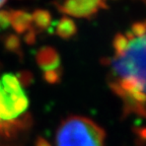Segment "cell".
<instances>
[{"label":"cell","mask_w":146,"mask_h":146,"mask_svg":"<svg viewBox=\"0 0 146 146\" xmlns=\"http://www.w3.org/2000/svg\"><path fill=\"white\" fill-rule=\"evenodd\" d=\"M36 61L38 66L44 73L62 72L61 59L57 50L52 47H43L36 55Z\"/></svg>","instance_id":"obj_5"},{"label":"cell","mask_w":146,"mask_h":146,"mask_svg":"<svg viewBox=\"0 0 146 146\" xmlns=\"http://www.w3.org/2000/svg\"><path fill=\"white\" fill-rule=\"evenodd\" d=\"M52 16L50 12L45 9H36L32 14V23L36 31H45L51 25Z\"/></svg>","instance_id":"obj_8"},{"label":"cell","mask_w":146,"mask_h":146,"mask_svg":"<svg viewBox=\"0 0 146 146\" xmlns=\"http://www.w3.org/2000/svg\"><path fill=\"white\" fill-rule=\"evenodd\" d=\"M77 33V27L75 23L68 16L61 17L56 27V34L63 40H69Z\"/></svg>","instance_id":"obj_7"},{"label":"cell","mask_w":146,"mask_h":146,"mask_svg":"<svg viewBox=\"0 0 146 146\" xmlns=\"http://www.w3.org/2000/svg\"><path fill=\"white\" fill-rule=\"evenodd\" d=\"M9 25V11H0V30H5Z\"/></svg>","instance_id":"obj_10"},{"label":"cell","mask_w":146,"mask_h":146,"mask_svg":"<svg viewBox=\"0 0 146 146\" xmlns=\"http://www.w3.org/2000/svg\"><path fill=\"white\" fill-rule=\"evenodd\" d=\"M9 23L18 35L27 34L32 29V14L23 10L9 11Z\"/></svg>","instance_id":"obj_6"},{"label":"cell","mask_w":146,"mask_h":146,"mask_svg":"<svg viewBox=\"0 0 146 146\" xmlns=\"http://www.w3.org/2000/svg\"><path fill=\"white\" fill-rule=\"evenodd\" d=\"M35 146H52L44 137H38L35 142Z\"/></svg>","instance_id":"obj_12"},{"label":"cell","mask_w":146,"mask_h":146,"mask_svg":"<svg viewBox=\"0 0 146 146\" xmlns=\"http://www.w3.org/2000/svg\"><path fill=\"white\" fill-rule=\"evenodd\" d=\"M29 98L18 76L5 73L0 76V135L13 138L31 125L27 114Z\"/></svg>","instance_id":"obj_2"},{"label":"cell","mask_w":146,"mask_h":146,"mask_svg":"<svg viewBox=\"0 0 146 146\" xmlns=\"http://www.w3.org/2000/svg\"><path fill=\"white\" fill-rule=\"evenodd\" d=\"M104 128L91 119L70 116L61 122L56 131V146H105Z\"/></svg>","instance_id":"obj_3"},{"label":"cell","mask_w":146,"mask_h":146,"mask_svg":"<svg viewBox=\"0 0 146 146\" xmlns=\"http://www.w3.org/2000/svg\"><path fill=\"white\" fill-rule=\"evenodd\" d=\"M56 7L65 15L77 18H90L108 8L107 0H63Z\"/></svg>","instance_id":"obj_4"},{"label":"cell","mask_w":146,"mask_h":146,"mask_svg":"<svg viewBox=\"0 0 146 146\" xmlns=\"http://www.w3.org/2000/svg\"><path fill=\"white\" fill-rule=\"evenodd\" d=\"M4 47L9 52L17 54L21 51V40L16 35H9L4 40Z\"/></svg>","instance_id":"obj_9"},{"label":"cell","mask_w":146,"mask_h":146,"mask_svg":"<svg viewBox=\"0 0 146 146\" xmlns=\"http://www.w3.org/2000/svg\"><path fill=\"white\" fill-rule=\"evenodd\" d=\"M5 2H6V0H0V7L2 6V5L4 4Z\"/></svg>","instance_id":"obj_13"},{"label":"cell","mask_w":146,"mask_h":146,"mask_svg":"<svg viewBox=\"0 0 146 146\" xmlns=\"http://www.w3.org/2000/svg\"><path fill=\"white\" fill-rule=\"evenodd\" d=\"M36 31L33 30V27L31 29L29 32L27 33V34H25V41L27 44H29V45H32V44H34L35 42H36Z\"/></svg>","instance_id":"obj_11"},{"label":"cell","mask_w":146,"mask_h":146,"mask_svg":"<svg viewBox=\"0 0 146 146\" xmlns=\"http://www.w3.org/2000/svg\"><path fill=\"white\" fill-rule=\"evenodd\" d=\"M145 23L138 21L125 34H117L114 55L105 60L108 82L123 102L124 114L140 117L145 116Z\"/></svg>","instance_id":"obj_1"}]
</instances>
